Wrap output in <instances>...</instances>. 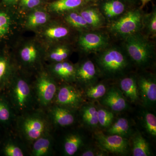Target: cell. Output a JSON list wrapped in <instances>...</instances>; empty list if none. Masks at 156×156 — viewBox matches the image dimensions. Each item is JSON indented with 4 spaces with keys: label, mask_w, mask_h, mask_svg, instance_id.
<instances>
[{
    "label": "cell",
    "mask_w": 156,
    "mask_h": 156,
    "mask_svg": "<svg viewBox=\"0 0 156 156\" xmlns=\"http://www.w3.org/2000/svg\"><path fill=\"white\" fill-rule=\"evenodd\" d=\"M5 92L14 111L18 114L30 112L37 101L34 88L22 78H13Z\"/></svg>",
    "instance_id": "1"
},
{
    "label": "cell",
    "mask_w": 156,
    "mask_h": 156,
    "mask_svg": "<svg viewBox=\"0 0 156 156\" xmlns=\"http://www.w3.org/2000/svg\"><path fill=\"white\" fill-rule=\"evenodd\" d=\"M17 122L19 132L23 138L33 142L41 136L49 134L50 124L44 115L40 112H28L22 114Z\"/></svg>",
    "instance_id": "2"
},
{
    "label": "cell",
    "mask_w": 156,
    "mask_h": 156,
    "mask_svg": "<svg viewBox=\"0 0 156 156\" xmlns=\"http://www.w3.org/2000/svg\"><path fill=\"white\" fill-rule=\"evenodd\" d=\"M97 63L104 75L112 79L123 75L129 64L126 55L120 49L115 48L104 50L98 57Z\"/></svg>",
    "instance_id": "3"
},
{
    "label": "cell",
    "mask_w": 156,
    "mask_h": 156,
    "mask_svg": "<svg viewBox=\"0 0 156 156\" xmlns=\"http://www.w3.org/2000/svg\"><path fill=\"white\" fill-rule=\"evenodd\" d=\"M125 39V48L131 60L139 67L144 68L149 66L154 56L151 44L139 33Z\"/></svg>",
    "instance_id": "4"
},
{
    "label": "cell",
    "mask_w": 156,
    "mask_h": 156,
    "mask_svg": "<svg viewBox=\"0 0 156 156\" xmlns=\"http://www.w3.org/2000/svg\"><path fill=\"white\" fill-rule=\"evenodd\" d=\"M143 18L139 10L129 11L112 23L111 30L117 36L126 38L138 33L143 25Z\"/></svg>",
    "instance_id": "5"
},
{
    "label": "cell",
    "mask_w": 156,
    "mask_h": 156,
    "mask_svg": "<svg viewBox=\"0 0 156 156\" xmlns=\"http://www.w3.org/2000/svg\"><path fill=\"white\" fill-rule=\"evenodd\" d=\"M58 87L50 76L42 73L37 79L34 88L37 102L43 108L50 106L54 101Z\"/></svg>",
    "instance_id": "6"
},
{
    "label": "cell",
    "mask_w": 156,
    "mask_h": 156,
    "mask_svg": "<svg viewBox=\"0 0 156 156\" xmlns=\"http://www.w3.org/2000/svg\"><path fill=\"white\" fill-rule=\"evenodd\" d=\"M83 101L82 92L73 86L64 85L58 87L54 101L55 105L75 111Z\"/></svg>",
    "instance_id": "7"
},
{
    "label": "cell",
    "mask_w": 156,
    "mask_h": 156,
    "mask_svg": "<svg viewBox=\"0 0 156 156\" xmlns=\"http://www.w3.org/2000/svg\"><path fill=\"white\" fill-rule=\"evenodd\" d=\"M96 139L103 151L117 154L128 153L129 143L126 137L115 134L105 135L99 132L96 134Z\"/></svg>",
    "instance_id": "8"
},
{
    "label": "cell",
    "mask_w": 156,
    "mask_h": 156,
    "mask_svg": "<svg viewBox=\"0 0 156 156\" xmlns=\"http://www.w3.org/2000/svg\"><path fill=\"white\" fill-rule=\"evenodd\" d=\"M140 98L144 106L151 107L156 102V81L154 76H140L137 80Z\"/></svg>",
    "instance_id": "9"
},
{
    "label": "cell",
    "mask_w": 156,
    "mask_h": 156,
    "mask_svg": "<svg viewBox=\"0 0 156 156\" xmlns=\"http://www.w3.org/2000/svg\"><path fill=\"white\" fill-rule=\"evenodd\" d=\"M79 44L85 52H96L106 48L108 39L102 34L88 32L81 35L79 38Z\"/></svg>",
    "instance_id": "10"
},
{
    "label": "cell",
    "mask_w": 156,
    "mask_h": 156,
    "mask_svg": "<svg viewBox=\"0 0 156 156\" xmlns=\"http://www.w3.org/2000/svg\"><path fill=\"white\" fill-rule=\"evenodd\" d=\"M102 98V104L113 111L122 112L128 108V102L122 92L116 87H112L108 89L106 94Z\"/></svg>",
    "instance_id": "11"
},
{
    "label": "cell",
    "mask_w": 156,
    "mask_h": 156,
    "mask_svg": "<svg viewBox=\"0 0 156 156\" xmlns=\"http://www.w3.org/2000/svg\"><path fill=\"white\" fill-rule=\"evenodd\" d=\"M50 109L49 118L56 126L67 127L71 126L75 122L74 111L55 104Z\"/></svg>",
    "instance_id": "12"
},
{
    "label": "cell",
    "mask_w": 156,
    "mask_h": 156,
    "mask_svg": "<svg viewBox=\"0 0 156 156\" xmlns=\"http://www.w3.org/2000/svg\"><path fill=\"white\" fill-rule=\"evenodd\" d=\"M97 71L92 61H84L76 69L75 81L86 87L95 84L97 80Z\"/></svg>",
    "instance_id": "13"
},
{
    "label": "cell",
    "mask_w": 156,
    "mask_h": 156,
    "mask_svg": "<svg viewBox=\"0 0 156 156\" xmlns=\"http://www.w3.org/2000/svg\"><path fill=\"white\" fill-rule=\"evenodd\" d=\"M14 112L5 92H0V127L7 130L14 121Z\"/></svg>",
    "instance_id": "14"
},
{
    "label": "cell",
    "mask_w": 156,
    "mask_h": 156,
    "mask_svg": "<svg viewBox=\"0 0 156 156\" xmlns=\"http://www.w3.org/2000/svg\"><path fill=\"white\" fill-rule=\"evenodd\" d=\"M13 68L10 59L0 54V92L5 91L13 80Z\"/></svg>",
    "instance_id": "15"
},
{
    "label": "cell",
    "mask_w": 156,
    "mask_h": 156,
    "mask_svg": "<svg viewBox=\"0 0 156 156\" xmlns=\"http://www.w3.org/2000/svg\"><path fill=\"white\" fill-rule=\"evenodd\" d=\"M119 86L123 94L131 102H135L139 100L137 80L135 77L131 76L123 78L120 81Z\"/></svg>",
    "instance_id": "16"
},
{
    "label": "cell",
    "mask_w": 156,
    "mask_h": 156,
    "mask_svg": "<svg viewBox=\"0 0 156 156\" xmlns=\"http://www.w3.org/2000/svg\"><path fill=\"white\" fill-rule=\"evenodd\" d=\"M76 68L73 65L62 61L56 62L52 67V72L56 76L66 82L75 81Z\"/></svg>",
    "instance_id": "17"
},
{
    "label": "cell",
    "mask_w": 156,
    "mask_h": 156,
    "mask_svg": "<svg viewBox=\"0 0 156 156\" xmlns=\"http://www.w3.org/2000/svg\"><path fill=\"white\" fill-rule=\"evenodd\" d=\"M33 143L31 150L33 156H48L52 152L53 140L49 133L39 137Z\"/></svg>",
    "instance_id": "18"
},
{
    "label": "cell",
    "mask_w": 156,
    "mask_h": 156,
    "mask_svg": "<svg viewBox=\"0 0 156 156\" xmlns=\"http://www.w3.org/2000/svg\"><path fill=\"white\" fill-rule=\"evenodd\" d=\"M83 136L78 133H70L65 138L63 150L65 155L71 156L75 154L83 145Z\"/></svg>",
    "instance_id": "19"
},
{
    "label": "cell",
    "mask_w": 156,
    "mask_h": 156,
    "mask_svg": "<svg viewBox=\"0 0 156 156\" xmlns=\"http://www.w3.org/2000/svg\"><path fill=\"white\" fill-rule=\"evenodd\" d=\"M0 155L5 156H23L25 155L24 150L8 135L5 136L0 143Z\"/></svg>",
    "instance_id": "20"
},
{
    "label": "cell",
    "mask_w": 156,
    "mask_h": 156,
    "mask_svg": "<svg viewBox=\"0 0 156 156\" xmlns=\"http://www.w3.org/2000/svg\"><path fill=\"white\" fill-rule=\"evenodd\" d=\"M126 7L120 0H107L102 4L101 9L105 16L112 19L124 13Z\"/></svg>",
    "instance_id": "21"
},
{
    "label": "cell",
    "mask_w": 156,
    "mask_h": 156,
    "mask_svg": "<svg viewBox=\"0 0 156 156\" xmlns=\"http://www.w3.org/2000/svg\"><path fill=\"white\" fill-rule=\"evenodd\" d=\"M81 116L86 126L92 128H96L98 126V109L92 104H88L82 107Z\"/></svg>",
    "instance_id": "22"
},
{
    "label": "cell",
    "mask_w": 156,
    "mask_h": 156,
    "mask_svg": "<svg viewBox=\"0 0 156 156\" xmlns=\"http://www.w3.org/2000/svg\"><path fill=\"white\" fill-rule=\"evenodd\" d=\"M132 154L134 156H149L151 155L149 144L139 132L132 140Z\"/></svg>",
    "instance_id": "23"
},
{
    "label": "cell",
    "mask_w": 156,
    "mask_h": 156,
    "mask_svg": "<svg viewBox=\"0 0 156 156\" xmlns=\"http://www.w3.org/2000/svg\"><path fill=\"white\" fill-rule=\"evenodd\" d=\"M80 14L89 26L93 28H97L103 24V17L96 8H88L84 9L81 11Z\"/></svg>",
    "instance_id": "24"
},
{
    "label": "cell",
    "mask_w": 156,
    "mask_h": 156,
    "mask_svg": "<svg viewBox=\"0 0 156 156\" xmlns=\"http://www.w3.org/2000/svg\"><path fill=\"white\" fill-rule=\"evenodd\" d=\"M107 133L125 137L129 136L131 133V128L129 122L125 118H119L108 128Z\"/></svg>",
    "instance_id": "25"
},
{
    "label": "cell",
    "mask_w": 156,
    "mask_h": 156,
    "mask_svg": "<svg viewBox=\"0 0 156 156\" xmlns=\"http://www.w3.org/2000/svg\"><path fill=\"white\" fill-rule=\"evenodd\" d=\"M85 0H56L50 4V10L56 12H63L77 9L85 3Z\"/></svg>",
    "instance_id": "26"
},
{
    "label": "cell",
    "mask_w": 156,
    "mask_h": 156,
    "mask_svg": "<svg viewBox=\"0 0 156 156\" xmlns=\"http://www.w3.org/2000/svg\"><path fill=\"white\" fill-rule=\"evenodd\" d=\"M108 89L106 86L102 83L93 84L87 87L86 95L92 99H98L102 98L106 94Z\"/></svg>",
    "instance_id": "27"
},
{
    "label": "cell",
    "mask_w": 156,
    "mask_h": 156,
    "mask_svg": "<svg viewBox=\"0 0 156 156\" xmlns=\"http://www.w3.org/2000/svg\"><path fill=\"white\" fill-rule=\"evenodd\" d=\"M143 123L146 130L151 136H156V118L150 112H144L143 115Z\"/></svg>",
    "instance_id": "28"
},
{
    "label": "cell",
    "mask_w": 156,
    "mask_h": 156,
    "mask_svg": "<svg viewBox=\"0 0 156 156\" xmlns=\"http://www.w3.org/2000/svg\"><path fill=\"white\" fill-rule=\"evenodd\" d=\"M48 15L43 11H37L29 16L27 25L30 27H35L44 24L48 21Z\"/></svg>",
    "instance_id": "29"
},
{
    "label": "cell",
    "mask_w": 156,
    "mask_h": 156,
    "mask_svg": "<svg viewBox=\"0 0 156 156\" xmlns=\"http://www.w3.org/2000/svg\"><path fill=\"white\" fill-rule=\"evenodd\" d=\"M114 118L112 112L106 109L100 108L98 109V125L101 128H108L111 126Z\"/></svg>",
    "instance_id": "30"
},
{
    "label": "cell",
    "mask_w": 156,
    "mask_h": 156,
    "mask_svg": "<svg viewBox=\"0 0 156 156\" xmlns=\"http://www.w3.org/2000/svg\"><path fill=\"white\" fill-rule=\"evenodd\" d=\"M66 20L70 25L76 28H87L89 27L80 13H69L66 17Z\"/></svg>",
    "instance_id": "31"
},
{
    "label": "cell",
    "mask_w": 156,
    "mask_h": 156,
    "mask_svg": "<svg viewBox=\"0 0 156 156\" xmlns=\"http://www.w3.org/2000/svg\"><path fill=\"white\" fill-rule=\"evenodd\" d=\"M20 57L23 62L27 64H33L36 61L37 52L33 46H29L23 48L20 53Z\"/></svg>",
    "instance_id": "32"
},
{
    "label": "cell",
    "mask_w": 156,
    "mask_h": 156,
    "mask_svg": "<svg viewBox=\"0 0 156 156\" xmlns=\"http://www.w3.org/2000/svg\"><path fill=\"white\" fill-rule=\"evenodd\" d=\"M11 25V19L9 14L0 10V40L9 34Z\"/></svg>",
    "instance_id": "33"
},
{
    "label": "cell",
    "mask_w": 156,
    "mask_h": 156,
    "mask_svg": "<svg viewBox=\"0 0 156 156\" xmlns=\"http://www.w3.org/2000/svg\"><path fill=\"white\" fill-rule=\"evenodd\" d=\"M144 23L146 29L150 34L155 37L156 35V10L150 14H147L143 18V23Z\"/></svg>",
    "instance_id": "34"
},
{
    "label": "cell",
    "mask_w": 156,
    "mask_h": 156,
    "mask_svg": "<svg viewBox=\"0 0 156 156\" xmlns=\"http://www.w3.org/2000/svg\"><path fill=\"white\" fill-rule=\"evenodd\" d=\"M69 32L68 29L66 27L57 26L48 28L46 31V35L50 38L60 39L66 37Z\"/></svg>",
    "instance_id": "35"
},
{
    "label": "cell",
    "mask_w": 156,
    "mask_h": 156,
    "mask_svg": "<svg viewBox=\"0 0 156 156\" xmlns=\"http://www.w3.org/2000/svg\"><path fill=\"white\" fill-rule=\"evenodd\" d=\"M69 50L63 47H58L51 53L50 58L55 62H60L64 61L68 56Z\"/></svg>",
    "instance_id": "36"
},
{
    "label": "cell",
    "mask_w": 156,
    "mask_h": 156,
    "mask_svg": "<svg viewBox=\"0 0 156 156\" xmlns=\"http://www.w3.org/2000/svg\"><path fill=\"white\" fill-rule=\"evenodd\" d=\"M41 2V0H20V4L26 8L32 9L40 5Z\"/></svg>",
    "instance_id": "37"
},
{
    "label": "cell",
    "mask_w": 156,
    "mask_h": 156,
    "mask_svg": "<svg viewBox=\"0 0 156 156\" xmlns=\"http://www.w3.org/2000/svg\"><path fill=\"white\" fill-rule=\"evenodd\" d=\"M105 154L101 152H98L94 149L88 148L85 150L81 154L82 156H105Z\"/></svg>",
    "instance_id": "38"
},
{
    "label": "cell",
    "mask_w": 156,
    "mask_h": 156,
    "mask_svg": "<svg viewBox=\"0 0 156 156\" xmlns=\"http://www.w3.org/2000/svg\"><path fill=\"white\" fill-rule=\"evenodd\" d=\"M3 1L6 5H14L15 3H17L18 0H3Z\"/></svg>",
    "instance_id": "39"
},
{
    "label": "cell",
    "mask_w": 156,
    "mask_h": 156,
    "mask_svg": "<svg viewBox=\"0 0 156 156\" xmlns=\"http://www.w3.org/2000/svg\"><path fill=\"white\" fill-rule=\"evenodd\" d=\"M5 131L6 130L0 127V143L5 136V134H6Z\"/></svg>",
    "instance_id": "40"
},
{
    "label": "cell",
    "mask_w": 156,
    "mask_h": 156,
    "mask_svg": "<svg viewBox=\"0 0 156 156\" xmlns=\"http://www.w3.org/2000/svg\"><path fill=\"white\" fill-rule=\"evenodd\" d=\"M150 1L151 0H141V2H142V6H144L147 3Z\"/></svg>",
    "instance_id": "41"
},
{
    "label": "cell",
    "mask_w": 156,
    "mask_h": 156,
    "mask_svg": "<svg viewBox=\"0 0 156 156\" xmlns=\"http://www.w3.org/2000/svg\"><path fill=\"white\" fill-rule=\"evenodd\" d=\"M96 0H85V1L86 2H93V1H95Z\"/></svg>",
    "instance_id": "42"
},
{
    "label": "cell",
    "mask_w": 156,
    "mask_h": 156,
    "mask_svg": "<svg viewBox=\"0 0 156 156\" xmlns=\"http://www.w3.org/2000/svg\"><path fill=\"white\" fill-rule=\"evenodd\" d=\"M126 1H128V2H134L135 0H126Z\"/></svg>",
    "instance_id": "43"
}]
</instances>
